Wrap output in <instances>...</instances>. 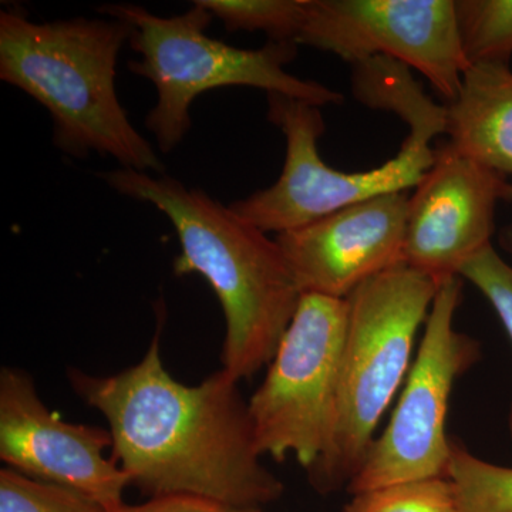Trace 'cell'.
I'll return each mask as SVG.
<instances>
[{
  "instance_id": "6da1fadb",
  "label": "cell",
  "mask_w": 512,
  "mask_h": 512,
  "mask_svg": "<svg viewBox=\"0 0 512 512\" xmlns=\"http://www.w3.org/2000/svg\"><path fill=\"white\" fill-rule=\"evenodd\" d=\"M158 332L136 366L100 377L69 373L74 392L99 410L113 437V460L153 497L202 498L259 510L284 493L262 464L248 403L225 370L197 386L178 382L160 356Z\"/></svg>"
},
{
  "instance_id": "7a4b0ae2",
  "label": "cell",
  "mask_w": 512,
  "mask_h": 512,
  "mask_svg": "<svg viewBox=\"0 0 512 512\" xmlns=\"http://www.w3.org/2000/svg\"><path fill=\"white\" fill-rule=\"evenodd\" d=\"M103 178L163 212L180 238L175 275H201L220 299L227 323L222 370L239 382L269 365L302 298L278 242L229 205L168 175L119 168Z\"/></svg>"
},
{
  "instance_id": "3957f363",
  "label": "cell",
  "mask_w": 512,
  "mask_h": 512,
  "mask_svg": "<svg viewBox=\"0 0 512 512\" xmlns=\"http://www.w3.org/2000/svg\"><path fill=\"white\" fill-rule=\"evenodd\" d=\"M131 26L119 19L35 23L0 13V79L49 111L53 143L67 156L113 157L121 168L163 175V161L128 120L116 92L120 50Z\"/></svg>"
},
{
  "instance_id": "277c9868",
  "label": "cell",
  "mask_w": 512,
  "mask_h": 512,
  "mask_svg": "<svg viewBox=\"0 0 512 512\" xmlns=\"http://www.w3.org/2000/svg\"><path fill=\"white\" fill-rule=\"evenodd\" d=\"M439 284L407 265L359 286L348 301L338 390L325 450L309 478L320 493L349 484L410 372L417 333Z\"/></svg>"
},
{
  "instance_id": "5b68a950",
  "label": "cell",
  "mask_w": 512,
  "mask_h": 512,
  "mask_svg": "<svg viewBox=\"0 0 512 512\" xmlns=\"http://www.w3.org/2000/svg\"><path fill=\"white\" fill-rule=\"evenodd\" d=\"M99 13L123 20L133 29L128 43L140 59L127 67L156 86L158 101L146 126L156 136L161 153H170L184 140L191 130L192 103L210 90L255 87L318 107L345 100L328 86L286 72V64L296 57V43L268 40L259 49H238L207 36L214 16L197 2L171 18L128 3L101 6Z\"/></svg>"
},
{
  "instance_id": "8992f818",
  "label": "cell",
  "mask_w": 512,
  "mask_h": 512,
  "mask_svg": "<svg viewBox=\"0 0 512 512\" xmlns=\"http://www.w3.org/2000/svg\"><path fill=\"white\" fill-rule=\"evenodd\" d=\"M322 107L268 94V120L284 133V170L271 187L229 204L242 220L261 231H292L333 212L392 192L416 188L436 161L431 141L446 128L424 124L409 128V137L392 160L360 173H345L320 158L319 138L326 131Z\"/></svg>"
},
{
  "instance_id": "52a82bcc",
  "label": "cell",
  "mask_w": 512,
  "mask_h": 512,
  "mask_svg": "<svg viewBox=\"0 0 512 512\" xmlns=\"http://www.w3.org/2000/svg\"><path fill=\"white\" fill-rule=\"evenodd\" d=\"M461 289L460 276L439 285L402 396L382 436L373 441L348 484L350 494L447 477L453 453V441L446 433L451 393L457 377L480 353L477 343L454 326Z\"/></svg>"
},
{
  "instance_id": "ba28073f",
  "label": "cell",
  "mask_w": 512,
  "mask_h": 512,
  "mask_svg": "<svg viewBox=\"0 0 512 512\" xmlns=\"http://www.w3.org/2000/svg\"><path fill=\"white\" fill-rule=\"evenodd\" d=\"M348 326V301L305 293L268 373L248 402L262 457L293 454L309 471L328 441Z\"/></svg>"
},
{
  "instance_id": "9c48e42d",
  "label": "cell",
  "mask_w": 512,
  "mask_h": 512,
  "mask_svg": "<svg viewBox=\"0 0 512 512\" xmlns=\"http://www.w3.org/2000/svg\"><path fill=\"white\" fill-rule=\"evenodd\" d=\"M296 45L332 53L352 66L390 57L423 74L450 103L470 66L456 0H305Z\"/></svg>"
},
{
  "instance_id": "30bf717a",
  "label": "cell",
  "mask_w": 512,
  "mask_h": 512,
  "mask_svg": "<svg viewBox=\"0 0 512 512\" xmlns=\"http://www.w3.org/2000/svg\"><path fill=\"white\" fill-rule=\"evenodd\" d=\"M110 430L70 424L50 412L28 373H0V458L10 470L43 483L69 488L106 512L124 507L130 478L104 450Z\"/></svg>"
},
{
  "instance_id": "8fae6325",
  "label": "cell",
  "mask_w": 512,
  "mask_h": 512,
  "mask_svg": "<svg viewBox=\"0 0 512 512\" xmlns=\"http://www.w3.org/2000/svg\"><path fill=\"white\" fill-rule=\"evenodd\" d=\"M503 175L460 156L436 150L407 208L404 264L437 284L460 276L463 266L491 245L495 207L507 200Z\"/></svg>"
},
{
  "instance_id": "7c38bea8",
  "label": "cell",
  "mask_w": 512,
  "mask_h": 512,
  "mask_svg": "<svg viewBox=\"0 0 512 512\" xmlns=\"http://www.w3.org/2000/svg\"><path fill=\"white\" fill-rule=\"evenodd\" d=\"M406 192H392L276 235L302 295L348 299L369 279L404 264Z\"/></svg>"
},
{
  "instance_id": "4fadbf2b",
  "label": "cell",
  "mask_w": 512,
  "mask_h": 512,
  "mask_svg": "<svg viewBox=\"0 0 512 512\" xmlns=\"http://www.w3.org/2000/svg\"><path fill=\"white\" fill-rule=\"evenodd\" d=\"M446 110L451 150L503 177L512 175L510 63L470 64Z\"/></svg>"
},
{
  "instance_id": "5bb4252c",
  "label": "cell",
  "mask_w": 512,
  "mask_h": 512,
  "mask_svg": "<svg viewBox=\"0 0 512 512\" xmlns=\"http://www.w3.org/2000/svg\"><path fill=\"white\" fill-rule=\"evenodd\" d=\"M352 92L363 106L390 111L413 127L446 117V107L439 106L424 93L406 64L377 56L352 66Z\"/></svg>"
},
{
  "instance_id": "9a60e30c",
  "label": "cell",
  "mask_w": 512,
  "mask_h": 512,
  "mask_svg": "<svg viewBox=\"0 0 512 512\" xmlns=\"http://www.w3.org/2000/svg\"><path fill=\"white\" fill-rule=\"evenodd\" d=\"M456 15L468 63H510L512 0H456Z\"/></svg>"
},
{
  "instance_id": "2e32d148",
  "label": "cell",
  "mask_w": 512,
  "mask_h": 512,
  "mask_svg": "<svg viewBox=\"0 0 512 512\" xmlns=\"http://www.w3.org/2000/svg\"><path fill=\"white\" fill-rule=\"evenodd\" d=\"M450 478L460 512H512V468L474 456L453 443Z\"/></svg>"
},
{
  "instance_id": "e0dca14e",
  "label": "cell",
  "mask_w": 512,
  "mask_h": 512,
  "mask_svg": "<svg viewBox=\"0 0 512 512\" xmlns=\"http://www.w3.org/2000/svg\"><path fill=\"white\" fill-rule=\"evenodd\" d=\"M228 32H262L272 42L296 43L305 0H197Z\"/></svg>"
},
{
  "instance_id": "ac0fdd59",
  "label": "cell",
  "mask_w": 512,
  "mask_h": 512,
  "mask_svg": "<svg viewBox=\"0 0 512 512\" xmlns=\"http://www.w3.org/2000/svg\"><path fill=\"white\" fill-rule=\"evenodd\" d=\"M343 512H460L448 477L387 485L353 495Z\"/></svg>"
},
{
  "instance_id": "d6986e66",
  "label": "cell",
  "mask_w": 512,
  "mask_h": 512,
  "mask_svg": "<svg viewBox=\"0 0 512 512\" xmlns=\"http://www.w3.org/2000/svg\"><path fill=\"white\" fill-rule=\"evenodd\" d=\"M0 512H106L90 498L3 468L0 471Z\"/></svg>"
},
{
  "instance_id": "ffe728a7",
  "label": "cell",
  "mask_w": 512,
  "mask_h": 512,
  "mask_svg": "<svg viewBox=\"0 0 512 512\" xmlns=\"http://www.w3.org/2000/svg\"><path fill=\"white\" fill-rule=\"evenodd\" d=\"M460 278L483 293L512 343V265L497 254L493 245H488L463 266Z\"/></svg>"
},
{
  "instance_id": "44dd1931",
  "label": "cell",
  "mask_w": 512,
  "mask_h": 512,
  "mask_svg": "<svg viewBox=\"0 0 512 512\" xmlns=\"http://www.w3.org/2000/svg\"><path fill=\"white\" fill-rule=\"evenodd\" d=\"M251 511V510H248ZM235 510L214 503V501L202 500V498L185 497V495H170V497H153L140 505H124L117 512H248Z\"/></svg>"
},
{
  "instance_id": "7402d4cb",
  "label": "cell",
  "mask_w": 512,
  "mask_h": 512,
  "mask_svg": "<svg viewBox=\"0 0 512 512\" xmlns=\"http://www.w3.org/2000/svg\"><path fill=\"white\" fill-rule=\"evenodd\" d=\"M508 430H510V436L512 439V404L510 407V413H508Z\"/></svg>"
},
{
  "instance_id": "603a6c76",
  "label": "cell",
  "mask_w": 512,
  "mask_h": 512,
  "mask_svg": "<svg viewBox=\"0 0 512 512\" xmlns=\"http://www.w3.org/2000/svg\"><path fill=\"white\" fill-rule=\"evenodd\" d=\"M507 200H512V184H508L507 187Z\"/></svg>"
},
{
  "instance_id": "cb8c5ba5",
  "label": "cell",
  "mask_w": 512,
  "mask_h": 512,
  "mask_svg": "<svg viewBox=\"0 0 512 512\" xmlns=\"http://www.w3.org/2000/svg\"><path fill=\"white\" fill-rule=\"evenodd\" d=\"M248 512H261V510H251V511H248Z\"/></svg>"
}]
</instances>
